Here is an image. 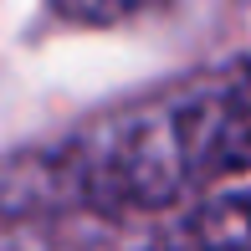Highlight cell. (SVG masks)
Here are the masks:
<instances>
[{"label": "cell", "mask_w": 251, "mask_h": 251, "mask_svg": "<svg viewBox=\"0 0 251 251\" xmlns=\"http://www.w3.org/2000/svg\"><path fill=\"white\" fill-rule=\"evenodd\" d=\"M154 0H51V10L62 21H77V26H108V21H123V16H139L149 10Z\"/></svg>", "instance_id": "3"}, {"label": "cell", "mask_w": 251, "mask_h": 251, "mask_svg": "<svg viewBox=\"0 0 251 251\" xmlns=\"http://www.w3.org/2000/svg\"><path fill=\"white\" fill-rule=\"evenodd\" d=\"M236 169H251V56L5 159L0 215L164 210Z\"/></svg>", "instance_id": "1"}, {"label": "cell", "mask_w": 251, "mask_h": 251, "mask_svg": "<svg viewBox=\"0 0 251 251\" xmlns=\"http://www.w3.org/2000/svg\"><path fill=\"white\" fill-rule=\"evenodd\" d=\"M190 241H251V195H226L215 205H205V210L190 215L185 226Z\"/></svg>", "instance_id": "2"}]
</instances>
